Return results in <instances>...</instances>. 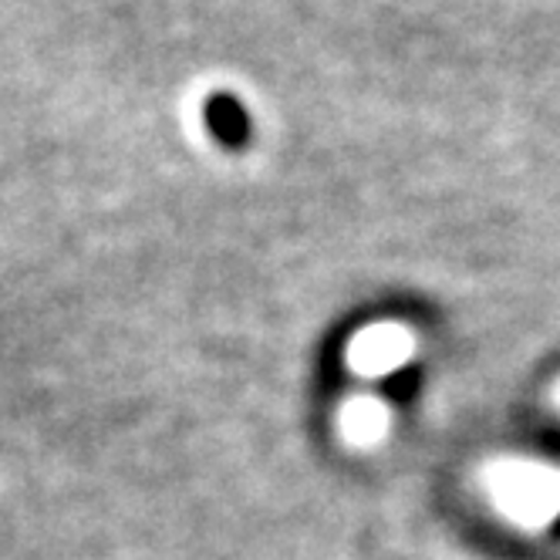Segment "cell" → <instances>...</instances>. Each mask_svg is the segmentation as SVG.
Instances as JSON below:
<instances>
[{
	"instance_id": "cell-1",
	"label": "cell",
	"mask_w": 560,
	"mask_h": 560,
	"mask_svg": "<svg viewBox=\"0 0 560 560\" xmlns=\"http://www.w3.org/2000/svg\"><path fill=\"white\" fill-rule=\"evenodd\" d=\"M203 126L217 145L226 152H244L254 142V118L250 108L230 92H213L203 102Z\"/></svg>"
}]
</instances>
